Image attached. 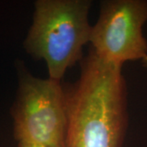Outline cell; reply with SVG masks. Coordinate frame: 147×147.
<instances>
[{"mask_svg": "<svg viewBox=\"0 0 147 147\" xmlns=\"http://www.w3.org/2000/svg\"><path fill=\"white\" fill-rule=\"evenodd\" d=\"M122 67L92 49L82 60L79 79L65 89V147H122L128 124Z\"/></svg>", "mask_w": 147, "mask_h": 147, "instance_id": "cell-1", "label": "cell"}, {"mask_svg": "<svg viewBox=\"0 0 147 147\" xmlns=\"http://www.w3.org/2000/svg\"><path fill=\"white\" fill-rule=\"evenodd\" d=\"M25 41L28 53L47 64L49 78L61 81L69 67L83 57L92 26L88 0H38Z\"/></svg>", "mask_w": 147, "mask_h": 147, "instance_id": "cell-2", "label": "cell"}, {"mask_svg": "<svg viewBox=\"0 0 147 147\" xmlns=\"http://www.w3.org/2000/svg\"><path fill=\"white\" fill-rule=\"evenodd\" d=\"M12 116L14 136L19 143L65 147L66 91L60 81L24 74Z\"/></svg>", "mask_w": 147, "mask_h": 147, "instance_id": "cell-3", "label": "cell"}, {"mask_svg": "<svg viewBox=\"0 0 147 147\" xmlns=\"http://www.w3.org/2000/svg\"><path fill=\"white\" fill-rule=\"evenodd\" d=\"M146 21V0L102 1L99 18L92 26V50L103 61L120 65L144 59L147 40L143 26Z\"/></svg>", "mask_w": 147, "mask_h": 147, "instance_id": "cell-4", "label": "cell"}, {"mask_svg": "<svg viewBox=\"0 0 147 147\" xmlns=\"http://www.w3.org/2000/svg\"><path fill=\"white\" fill-rule=\"evenodd\" d=\"M18 147H44L41 145L37 144H30V143H19Z\"/></svg>", "mask_w": 147, "mask_h": 147, "instance_id": "cell-5", "label": "cell"}, {"mask_svg": "<svg viewBox=\"0 0 147 147\" xmlns=\"http://www.w3.org/2000/svg\"><path fill=\"white\" fill-rule=\"evenodd\" d=\"M142 65H143V66H145L146 68H147V56L144 58V59H142Z\"/></svg>", "mask_w": 147, "mask_h": 147, "instance_id": "cell-6", "label": "cell"}]
</instances>
